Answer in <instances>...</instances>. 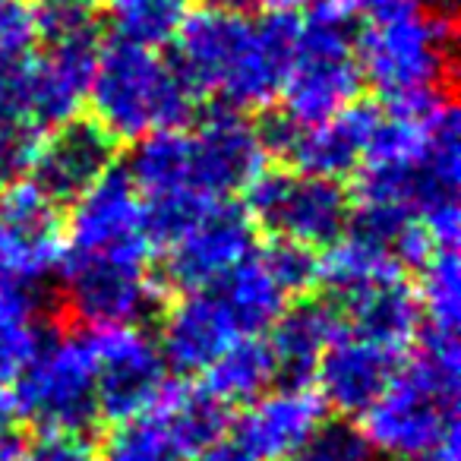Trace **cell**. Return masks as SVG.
<instances>
[{
	"label": "cell",
	"mask_w": 461,
	"mask_h": 461,
	"mask_svg": "<svg viewBox=\"0 0 461 461\" xmlns=\"http://www.w3.org/2000/svg\"><path fill=\"white\" fill-rule=\"evenodd\" d=\"M67 257H136L152 259L146 199L127 171L111 167L102 180L79 193L64 221Z\"/></svg>",
	"instance_id": "obj_11"
},
{
	"label": "cell",
	"mask_w": 461,
	"mask_h": 461,
	"mask_svg": "<svg viewBox=\"0 0 461 461\" xmlns=\"http://www.w3.org/2000/svg\"><path fill=\"white\" fill-rule=\"evenodd\" d=\"M26 461H102V448L89 442L86 433H39V439L29 446Z\"/></svg>",
	"instance_id": "obj_33"
},
{
	"label": "cell",
	"mask_w": 461,
	"mask_h": 461,
	"mask_svg": "<svg viewBox=\"0 0 461 461\" xmlns=\"http://www.w3.org/2000/svg\"><path fill=\"white\" fill-rule=\"evenodd\" d=\"M294 16L253 20L244 10H190L174 35V70L196 102L266 111L278 102L291 54Z\"/></svg>",
	"instance_id": "obj_1"
},
{
	"label": "cell",
	"mask_w": 461,
	"mask_h": 461,
	"mask_svg": "<svg viewBox=\"0 0 461 461\" xmlns=\"http://www.w3.org/2000/svg\"><path fill=\"white\" fill-rule=\"evenodd\" d=\"M385 392L364 411L360 429L389 461H461L458 332L420 329Z\"/></svg>",
	"instance_id": "obj_2"
},
{
	"label": "cell",
	"mask_w": 461,
	"mask_h": 461,
	"mask_svg": "<svg viewBox=\"0 0 461 461\" xmlns=\"http://www.w3.org/2000/svg\"><path fill=\"white\" fill-rule=\"evenodd\" d=\"M250 4H257L269 16H301L310 7H316L320 0H250Z\"/></svg>",
	"instance_id": "obj_36"
},
{
	"label": "cell",
	"mask_w": 461,
	"mask_h": 461,
	"mask_svg": "<svg viewBox=\"0 0 461 461\" xmlns=\"http://www.w3.org/2000/svg\"><path fill=\"white\" fill-rule=\"evenodd\" d=\"M64 263V218L32 180L0 190V282L41 285Z\"/></svg>",
	"instance_id": "obj_14"
},
{
	"label": "cell",
	"mask_w": 461,
	"mask_h": 461,
	"mask_svg": "<svg viewBox=\"0 0 461 461\" xmlns=\"http://www.w3.org/2000/svg\"><path fill=\"white\" fill-rule=\"evenodd\" d=\"M117 39L133 45H171L190 16V0H108Z\"/></svg>",
	"instance_id": "obj_28"
},
{
	"label": "cell",
	"mask_w": 461,
	"mask_h": 461,
	"mask_svg": "<svg viewBox=\"0 0 461 461\" xmlns=\"http://www.w3.org/2000/svg\"><path fill=\"white\" fill-rule=\"evenodd\" d=\"M360 77L385 108L414 111L448 98L452 23L423 0H348Z\"/></svg>",
	"instance_id": "obj_4"
},
{
	"label": "cell",
	"mask_w": 461,
	"mask_h": 461,
	"mask_svg": "<svg viewBox=\"0 0 461 461\" xmlns=\"http://www.w3.org/2000/svg\"><path fill=\"white\" fill-rule=\"evenodd\" d=\"M294 461H383L364 429L351 420H326Z\"/></svg>",
	"instance_id": "obj_30"
},
{
	"label": "cell",
	"mask_w": 461,
	"mask_h": 461,
	"mask_svg": "<svg viewBox=\"0 0 461 461\" xmlns=\"http://www.w3.org/2000/svg\"><path fill=\"white\" fill-rule=\"evenodd\" d=\"M332 307L339 313V326L366 335L373 341H383V345L404 354L411 351V345L423 329L420 303H417L414 285H408V278L373 285V288L357 291Z\"/></svg>",
	"instance_id": "obj_20"
},
{
	"label": "cell",
	"mask_w": 461,
	"mask_h": 461,
	"mask_svg": "<svg viewBox=\"0 0 461 461\" xmlns=\"http://www.w3.org/2000/svg\"><path fill=\"white\" fill-rule=\"evenodd\" d=\"M203 385L221 404H250L266 389L276 385L269 348L263 335H247L238 345H230L209 370L203 373Z\"/></svg>",
	"instance_id": "obj_24"
},
{
	"label": "cell",
	"mask_w": 461,
	"mask_h": 461,
	"mask_svg": "<svg viewBox=\"0 0 461 461\" xmlns=\"http://www.w3.org/2000/svg\"><path fill=\"white\" fill-rule=\"evenodd\" d=\"M14 446H20V442H0V452H7V448H14Z\"/></svg>",
	"instance_id": "obj_39"
},
{
	"label": "cell",
	"mask_w": 461,
	"mask_h": 461,
	"mask_svg": "<svg viewBox=\"0 0 461 461\" xmlns=\"http://www.w3.org/2000/svg\"><path fill=\"white\" fill-rule=\"evenodd\" d=\"M383 108L366 102H354L351 108L316 123H294L291 117H276L259 123L269 155L285 161V167L313 177L341 180L360 167L366 142L373 136Z\"/></svg>",
	"instance_id": "obj_12"
},
{
	"label": "cell",
	"mask_w": 461,
	"mask_h": 461,
	"mask_svg": "<svg viewBox=\"0 0 461 461\" xmlns=\"http://www.w3.org/2000/svg\"><path fill=\"white\" fill-rule=\"evenodd\" d=\"M259 257L269 266L276 282L288 297H307L320 285V257L307 247L288 244V240H269L259 247Z\"/></svg>",
	"instance_id": "obj_31"
},
{
	"label": "cell",
	"mask_w": 461,
	"mask_h": 461,
	"mask_svg": "<svg viewBox=\"0 0 461 461\" xmlns=\"http://www.w3.org/2000/svg\"><path fill=\"white\" fill-rule=\"evenodd\" d=\"M39 41L29 0H0V64L29 58Z\"/></svg>",
	"instance_id": "obj_32"
},
{
	"label": "cell",
	"mask_w": 461,
	"mask_h": 461,
	"mask_svg": "<svg viewBox=\"0 0 461 461\" xmlns=\"http://www.w3.org/2000/svg\"><path fill=\"white\" fill-rule=\"evenodd\" d=\"M29 58L0 64V117H23V121H29Z\"/></svg>",
	"instance_id": "obj_34"
},
{
	"label": "cell",
	"mask_w": 461,
	"mask_h": 461,
	"mask_svg": "<svg viewBox=\"0 0 461 461\" xmlns=\"http://www.w3.org/2000/svg\"><path fill=\"white\" fill-rule=\"evenodd\" d=\"M240 339H247L244 329L215 288L177 291L161 310L158 348L171 373L180 376H203Z\"/></svg>",
	"instance_id": "obj_16"
},
{
	"label": "cell",
	"mask_w": 461,
	"mask_h": 461,
	"mask_svg": "<svg viewBox=\"0 0 461 461\" xmlns=\"http://www.w3.org/2000/svg\"><path fill=\"white\" fill-rule=\"evenodd\" d=\"M102 461H193V455L174 433L165 408L152 404L142 414L114 423Z\"/></svg>",
	"instance_id": "obj_25"
},
{
	"label": "cell",
	"mask_w": 461,
	"mask_h": 461,
	"mask_svg": "<svg viewBox=\"0 0 461 461\" xmlns=\"http://www.w3.org/2000/svg\"><path fill=\"white\" fill-rule=\"evenodd\" d=\"M404 351L357 335L339 326L332 341L322 351L313 373V389L322 398L326 411H335L341 420L364 417V411L376 402L392 383Z\"/></svg>",
	"instance_id": "obj_15"
},
{
	"label": "cell",
	"mask_w": 461,
	"mask_h": 461,
	"mask_svg": "<svg viewBox=\"0 0 461 461\" xmlns=\"http://www.w3.org/2000/svg\"><path fill=\"white\" fill-rule=\"evenodd\" d=\"M203 7H212V10H244V7H250V0H203Z\"/></svg>",
	"instance_id": "obj_37"
},
{
	"label": "cell",
	"mask_w": 461,
	"mask_h": 461,
	"mask_svg": "<svg viewBox=\"0 0 461 461\" xmlns=\"http://www.w3.org/2000/svg\"><path fill=\"white\" fill-rule=\"evenodd\" d=\"M45 130L23 117H0V190L29 180Z\"/></svg>",
	"instance_id": "obj_29"
},
{
	"label": "cell",
	"mask_w": 461,
	"mask_h": 461,
	"mask_svg": "<svg viewBox=\"0 0 461 461\" xmlns=\"http://www.w3.org/2000/svg\"><path fill=\"white\" fill-rule=\"evenodd\" d=\"M269 149L250 114L215 108L186 127L133 142L127 174L146 203L171 196L234 199L266 171Z\"/></svg>",
	"instance_id": "obj_3"
},
{
	"label": "cell",
	"mask_w": 461,
	"mask_h": 461,
	"mask_svg": "<svg viewBox=\"0 0 461 461\" xmlns=\"http://www.w3.org/2000/svg\"><path fill=\"white\" fill-rule=\"evenodd\" d=\"M414 294L420 303L423 329L458 332L461 320V259L455 247L433 250L417 266Z\"/></svg>",
	"instance_id": "obj_26"
},
{
	"label": "cell",
	"mask_w": 461,
	"mask_h": 461,
	"mask_svg": "<svg viewBox=\"0 0 461 461\" xmlns=\"http://www.w3.org/2000/svg\"><path fill=\"white\" fill-rule=\"evenodd\" d=\"M193 461H253V458L238 446V442L224 436V439H218L215 446H209L205 452H199Z\"/></svg>",
	"instance_id": "obj_35"
},
{
	"label": "cell",
	"mask_w": 461,
	"mask_h": 461,
	"mask_svg": "<svg viewBox=\"0 0 461 461\" xmlns=\"http://www.w3.org/2000/svg\"><path fill=\"white\" fill-rule=\"evenodd\" d=\"M335 332H339V313L329 301L301 297L297 303H288L263 335L272 366H276V383H313L316 364H320L322 351Z\"/></svg>",
	"instance_id": "obj_19"
},
{
	"label": "cell",
	"mask_w": 461,
	"mask_h": 461,
	"mask_svg": "<svg viewBox=\"0 0 461 461\" xmlns=\"http://www.w3.org/2000/svg\"><path fill=\"white\" fill-rule=\"evenodd\" d=\"M212 288L221 294V301L230 307L234 320L240 322L244 335H263L272 322L278 320L285 307L291 303V297L282 291V285L276 282V276L269 272V266L259 257V247L238 266L234 272L221 278Z\"/></svg>",
	"instance_id": "obj_23"
},
{
	"label": "cell",
	"mask_w": 461,
	"mask_h": 461,
	"mask_svg": "<svg viewBox=\"0 0 461 461\" xmlns=\"http://www.w3.org/2000/svg\"><path fill=\"white\" fill-rule=\"evenodd\" d=\"M429 10H436V14H442V16H448L452 20V14H455V7H458V0H423Z\"/></svg>",
	"instance_id": "obj_38"
},
{
	"label": "cell",
	"mask_w": 461,
	"mask_h": 461,
	"mask_svg": "<svg viewBox=\"0 0 461 461\" xmlns=\"http://www.w3.org/2000/svg\"><path fill=\"white\" fill-rule=\"evenodd\" d=\"M114 158L117 142L92 117H73L51 127V133L41 140L29 180L54 205H64L102 180L114 167Z\"/></svg>",
	"instance_id": "obj_18"
},
{
	"label": "cell",
	"mask_w": 461,
	"mask_h": 461,
	"mask_svg": "<svg viewBox=\"0 0 461 461\" xmlns=\"http://www.w3.org/2000/svg\"><path fill=\"white\" fill-rule=\"evenodd\" d=\"M51 335L39 285L0 282V389L23 376Z\"/></svg>",
	"instance_id": "obj_21"
},
{
	"label": "cell",
	"mask_w": 461,
	"mask_h": 461,
	"mask_svg": "<svg viewBox=\"0 0 461 461\" xmlns=\"http://www.w3.org/2000/svg\"><path fill=\"white\" fill-rule=\"evenodd\" d=\"M404 276H408V269L398 263L395 253L360 238L354 230H345L320 257V285L332 294L329 303H339L345 297L357 294V291Z\"/></svg>",
	"instance_id": "obj_22"
},
{
	"label": "cell",
	"mask_w": 461,
	"mask_h": 461,
	"mask_svg": "<svg viewBox=\"0 0 461 461\" xmlns=\"http://www.w3.org/2000/svg\"><path fill=\"white\" fill-rule=\"evenodd\" d=\"M244 212L253 228L269 234V240L326 250L348 230L351 193L341 180L313 177L291 167H266L244 190Z\"/></svg>",
	"instance_id": "obj_7"
},
{
	"label": "cell",
	"mask_w": 461,
	"mask_h": 461,
	"mask_svg": "<svg viewBox=\"0 0 461 461\" xmlns=\"http://www.w3.org/2000/svg\"><path fill=\"white\" fill-rule=\"evenodd\" d=\"M10 398L20 420L39 427V433H86L98 420L89 335H51L10 385Z\"/></svg>",
	"instance_id": "obj_8"
},
{
	"label": "cell",
	"mask_w": 461,
	"mask_h": 461,
	"mask_svg": "<svg viewBox=\"0 0 461 461\" xmlns=\"http://www.w3.org/2000/svg\"><path fill=\"white\" fill-rule=\"evenodd\" d=\"M257 250V228L234 199L209 203L190 228L165 247V282L177 291H199L221 282Z\"/></svg>",
	"instance_id": "obj_13"
},
{
	"label": "cell",
	"mask_w": 461,
	"mask_h": 461,
	"mask_svg": "<svg viewBox=\"0 0 461 461\" xmlns=\"http://www.w3.org/2000/svg\"><path fill=\"white\" fill-rule=\"evenodd\" d=\"M92 121L114 142H140L152 133L186 127L196 98L158 48L111 39L102 41L92 70Z\"/></svg>",
	"instance_id": "obj_5"
},
{
	"label": "cell",
	"mask_w": 461,
	"mask_h": 461,
	"mask_svg": "<svg viewBox=\"0 0 461 461\" xmlns=\"http://www.w3.org/2000/svg\"><path fill=\"white\" fill-rule=\"evenodd\" d=\"M64 307L89 329L142 326L161 307V282L149 259L67 257L60 263Z\"/></svg>",
	"instance_id": "obj_9"
},
{
	"label": "cell",
	"mask_w": 461,
	"mask_h": 461,
	"mask_svg": "<svg viewBox=\"0 0 461 461\" xmlns=\"http://www.w3.org/2000/svg\"><path fill=\"white\" fill-rule=\"evenodd\" d=\"M322 423L326 404L313 385H276L244 404L234 442L253 461H294Z\"/></svg>",
	"instance_id": "obj_17"
},
{
	"label": "cell",
	"mask_w": 461,
	"mask_h": 461,
	"mask_svg": "<svg viewBox=\"0 0 461 461\" xmlns=\"http://www.w3.org/2000/svg\"><path fill=\"white\" fill-rule=\"evenodd\" d=\"M41 48H102L98 0H29Z\"/></svg>",
	"instance_id": "obj_27"
},
{
	"label": "cell",
	"mask_w": 461,
	"mask_h": 461,
	"mask_svg": "<svg viewBox=\"0 0 461 461\" xmlns=\"http://www.w3.org/2000/svg\"><path fill=\"white\" fill-rule=\"evenodd\" d=\"M354 14L348 0H320L307 14L294 16L291 54L285 67L282 98L285 117L294 123H316L360 102Z\"/></svg>",
	"instance_id": "obj_6"
},
{
	"label": "cell",
	"mask_w": 461,
	"mask_h": 461,
	"mask_svg": "<svg viewBox=\"0 0 461 461\" xmlns=\"http://www.w3.org/2000/svg\"><path fill=\"white\" fill-rule=\"evenodd\" d=\"M86 335L95 364L98 420L121 423L161 402L171 385V366L155 335L142 326L89 329Z\"/></svg>",
	"instance_id": "obj_10"
}]
</instances>
